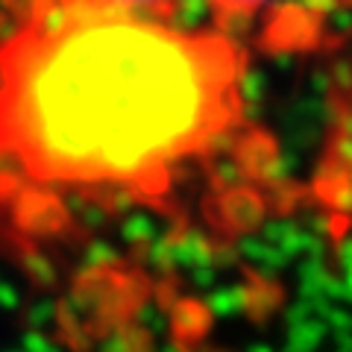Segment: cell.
Here are the masks:
<instances>
[{
  "mask_svg": "<svg viewBox=\"0 0 352 352\" xmlns=\"http://www.w3.org/2000/svg\"><path fill=\"white\" fill-rule=\"evenodd\" d=\"M103 3L135 9V12H147L156 18H179V9H182V0H103Z\"/></svg>",
  "mask_w": 352,
  "mask_h": 352,
  "instance_id": "4",
  "label": "cell"
},
{
  "mask_svg": "<svg viewBox=\"0 0 352 352\" xmlns=\"http://www.w3.org/2000/svg\"><path fill=\"white\" fill-rule=\"evenodd\" d=\"M220 32L252 36L270 50H317L332 38V21L352 9L349 0H206Z\"/></svg>",
  "mask_w": 352,
  "mask_h": 352,
  "instance_id": "2",
  "label": "cell"
},
{
  "mask_svg": "<svg viewBox=\"0 0 352 352\" xmlns=\"http://www.w3.org/2000/svg\"><path fill=\"white\" fill-rule=\"evenodd\" d=\"M308 206L329 235L352 241V74L329 97L323 144L308 179Z\"/></svg>",
  "mask_w": 352,
  "mask_h": 352,
  "instance_id": "3",
  "label": "cell"
},
{
  "mask_svg": "<svg viewBox=\"0 0 352 352\" xmlns=\"http://www.w3.org/2000/svg\"><path fill=\"white\" fill-rule=\"evenodd\" d=\"M235 162L270 170L247 50L103 0H27L0 36V203L164 206Z\"/></svg>",
  "mask_w": 352,
  "mask_h": 352,
  "instance_id": "1",
  "label": "cell"
},
{
  "mask_svg": "<svg viewBox=\"0 0 352 352\" xmlns=\"http://www.w3.org/2000/svg\"><path fill=\"white\" fill-rule=\"evenodd\" d=\"M349 3H352V0H349Z\"/></svg>",
  "mask_w": 352,
  "mask_h": 352,
  "instance_id": "5",
  "label": "cell"
}]
</instances>
